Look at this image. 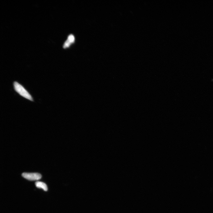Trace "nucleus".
<instances>
[{
  "instance_id": "obj_1",
  "label": "nucleus",
  "mask_w": 213,
  "mask_h": 213,
  "mask_svg": "<svg viewBox=\"0 0 213 213\" xmlns=\"http://www.w3.org/2000/svg\"><path fill=\"white\" fill-rule=\"evenodd\" d=\"M13 84L15 91L18 93L20 95L31 101H33L31 96L21 85L16 81L14 82Z\"/></svg>"
},
{
  "instance_id": "obj_2",
  "label": "nucleus",
  "mask_w": 213,
  "mask_h": 213,
  "mask_svg": "<svg viewBox=\"0 0 213 213\" xmlns=\"http://www.w3.org/2000/svg\"><path fill=\"white\" fill-rule=\"evenodd\" d=\"M22 175L24 178L31 181L38 180L41 178V175L38 173H24Z\"/></svg>"
},
{
  "instance_id": "obj_3",
  "label": "nucleus",
  "mask_w": 213,
  "mask_h": 213,
  "mask_svg": "<svg viewBox=\"0 0 213 213\" xmlns=\"http://www.w3.org/2000/svg\"><path fill=\"white\" fill-rule=\"evenodd\" d=\"M75 41V38L73 35H71L69 36L67 39L63 47L66 48L69 47Z\"/></svg>"
},
{
  "instance_id": "obj_4",
  "label": "nucleus",
  "mask_w": 213,
  "mask_h": 213,
  "mask_svg": "<svg viewBox=\"0 0 213 213\" xmlns=\"http://www.w3.org/2000/svg\"><path fill=\"white\" fill-rule=\"evenodd\" d=\"M35 185L37 188L42 189L45 191L48 190L46 184L41 182H37L35 183Z\"/></svg>"
}]
</instances>
